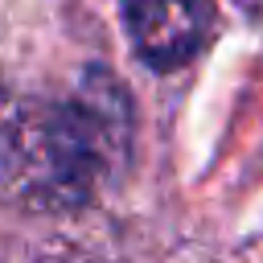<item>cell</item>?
I'll list each match as a JSON object with an SVG mask.
<instances>
[{
  "instance_id": "6da1fadb",
  "label": "cell",
  "mask_w": 263,
  "mask_h": 263,
  "mask_svg": "<svg viewBox=\"0 0 263 263\" xmlns=\"http://www.w3.org/2000/svg\"><path fill=\"white\" fill-rule=\"evenodd\" d=\"M132 99L103 66L70 99H0V185L45 214L86 205L127 160Z\"/></svg>"
},
{
  "instance_id": "3957f363",
  "label": "cell",
  "mask_w": 263,
  "mask_h": 263,
  "mask_svg": "<svg viewBox=\"0 0 263 263\" xmlns=\"http://www.w3.org/2000/svg\"><path fill=\"white\" fill-rule=\"evenodd\" d=\"M37 263H86V259H82L78 251H70V247H66V251H49V255H41Z\"/></svg>"
},
{
  "instance_id": "277c9868",
  "label": "cell",
  "mask_w": 263,
  "mask_h": 263,
  "mask_svg": "<svg viewBox=\"0 0 263 263\" xmlns=\"http://www.w3.org/2000/svg\"><path fill=\"white\" fill-rule=\"evenodd\" d=\"M238 4H242L251 16H263V0H238Z\"/></svg>"
},
{
  "instance_id": "7a4b0ae2",
  "label": "cell",
  "mask_w": 263,
  "mask_h": 263,
  "mask_svg": "<svg viewBox=\"0 0 263 263\" xmlns=\"http://www.w3.org/2000/svg\"><path fill=\"white\" fill-rule=\"evenodd\" d=\"M123 21L152 70H181L210 37L214 0H123Z\"/></svg>"
}]
</instances>
